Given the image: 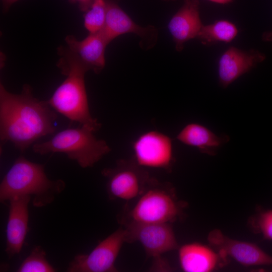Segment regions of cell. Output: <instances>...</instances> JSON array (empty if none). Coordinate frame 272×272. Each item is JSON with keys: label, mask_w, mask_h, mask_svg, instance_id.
Returning a JSON list of instances; mask_svg holds the SVG:
<instances>
[{"label": "cell", "mask_w": 272, "mask_h": 272, "mask_svg": "<svg viewBox=\"0 0 272 272\" xmlns=\"http://www.w3.org/2000/svg\"><path fill=\"white\" fill-rule=\"evenodd\" d=\"M47 101L39 100L31 87L23 86L20 94L9 92L0 84V138L25 151L38 139L56 130L57 115Z\"/></svg>", "instance_id": "obj_1"}, {"label": "cell", "mask_w": 272, "mask_h": 272, "mask_svg": "<svg viewBox=\"0 0 272 272\" xmlns=\"http://www.w3.org/2000/svg\"><path fill=\"white\" fill-rule=\"evenodd\" d=\"M57 66L66 77L47 100L50 106L69 120L88 127L94 132L101 124L90 113L85 83L90 71L67 47L58 48Z\"/></svg>", "instance_id": "obj_2"}, {"label": "cell", "mask_w": 272, "mask_h": 272, "mask_svg": "<svg viewBox=\"0 0 272 272\" xmlns=\"http://www.w3.org/2000/svg\"><path fill=\"white\" fill-rule=\"evenodd\" d=\"M65 186L60 179L51 180L44 172L43 165L32 162L23 156L14 162L0 184V200L13 197L33 195V206L41 207L51 202Z\"/></svg>", "instance_id": "obj_3"}, {"label": "cell", "mask_w": 272, "mask_h": 272, "mask_svg": "<svg viewBox=\"0 0 272 272\" xmlns=\"http://www.w3.org/2000/svg\"><path fill=\"white\" fill-rule=\"evenodd\" d=\"M94 132L83 125L67 128L47 141L33 144L32 149L40 155L63 153L81 167H91L111 151L107 143L97 139Z\"/></svg>", "instance_id": "obj_4"}, {"label": "cell", "mask_w": 272, "mask_h": 272, "mask_svg": "<svg viewBox=\"0 0 272 272\" xmlns=\"http://www.w3.org/2000/svg\"><path fill=\"white\" fill-rule=\"evenodd\" d=\"M167 185L150 178L146 188L128 213V222L170 223L181 212V206Z\"/></svg>", "instance_id": "obj_5"}, {"label": "cell", "mask_w": 272, "mask_h": 272, "mask_svg": "<svg viewBox=\"0 0 272 272\" xmlns=\"http://www.w3.org/2000/svg\"><path fill=\"white\" fill-rule=\"evenodd\" d=\"M126 242H139L146 254L153 258L152 269L168 271L169 265L162 255L178 248V243L170 223L125 224Z\"/></svg>", "instance_id": "obj_6"}, {"label": "cell", "mask_w": 272, "mask_h": 272, "mask_svg": "<svg viewBox=\"0 0 272 272\" xmlns=\"http://www.w3.org/2000/svg\"><path fill=\"white\" fill-rule=\"evenodd\" d=\"M102 174L107 179L110 198L124 200L140 196L150 178L148 173L133 159L119 160L115 167L104 169Z\"/></svg>", "instance_id": "obj_7"}, {"label": "cell", "mask_w": 272, "mask_h": 272, "mask_svg": "<svg viewBox=\"0 0 272 272\" xmlns=\"http://www.w3.org/2000/svg\"><path fill=\"white\" fill-rule=\"evenodd\" d=\"M125 230L120 227L98 244L89 254H78L70 262L69 272H115V262L123 244Z\"/></svg>", "instance_id": "obj_8"}, {"label": "cell", "mask_w": 272, "mask_h": 272, "mask_svg": "<svg viewBox=\"0 0 272 272\" xmlns=\"http://www.w3.org/2000/svg\"><path fill=\"white\" fill-rule=\"evenodd\" d=\"M132 149L133 159L143 168L170 171L175 161L172 140L156 130L149 131L139 136L133 142Z\"/></svg>", "instance_id": "obj_9"}, {"label": "cell", "mask_w": 272, "mask_h": 272, "mask_svg": "<svg viewBox=\"0 0 272 272\" xmlns=\"http://www.w3.org/2000/svg\"><path fill=\"white\" fill-rule=\"evenodd\" d=\"M106 3L105 23L100 31L109 42L122 34L133 33L141 38L140 45L143 49L149 50L155 46L158 31L155 26H140L116 3L111 0H106Z\"/></svg>", "instance_id": "obj_10"}, {"label": "cell", "mask_w": 272, "mask_h": 272, "mask_svg": "<svg viewBox=\"0 0 272 272\" xmlns=\"http://www.w3.org/2000/svg\"><path fill=\"white\" fill-rule=\"evenodd\" d=\"M208 240L224 259L229 256L245 266L272 265V256L257 245L230 238L220 230L211 231Z\"/></svg>", "instance_id": "obj_11"}, {"label": "cell", "mask_w": 272, "mask_h": 272, "mask_svg": "<svg viewBox=\"0 0 272 272\" xmlns=\"http://www.w3.org/2000/svg\"><path fill=\"white\" fill-rule=\"evenodd\" d=\"M265 58V54L254 49L243 50L234 46L228 48L219 59V85L223 88H227Z\"/></svg>", "instance_id": "obj_12"}, {"label": "cell", "mask_w": 272, "mask_h": 272, "mask_svg": "<svg viewBox=\"0 0 272 272\" xmlns=\"http://www.w3.org/2000/svg\"><path fill=\"white\" fill-rule=\"evenodd\" d=\"M198 0H184L168 24L176 51L180 52L188 41L196 38L202 26Z\"/></svg>", "instance_id": "obj_13"}, {"label": "cell", "mask_w": 272, "mask_h": 272, "mask_svg": "<svg viewBox=\"0 0 272 272\" xmlns=\"http://www.w3.org/2000/svg\"><path fill=\"white\" fill-rule=\"evenodd\" d=\"M31 196L23 195L9 200L6 252L10 258L19 254L23 247L28 229V205Z\"/></svg>", "instance_id": "obj_14"}, {"label": "cell", "mask_w": 272, "mask_h": 272, "mask_svg": "<svg viewBox=\"0 0 272 272\" xmlns=\"http://www.w3.org/2000/svg\"><path fill=\"white\" fill-rule=\"evenodd\" d=\"M65 40L67 48L90 70L98 74L103 70L105 65V51L110 42L100 31L89 33L83 40L68 35Z\"/></svg>", "instance_id": "obj_15"}, {"label": "cell", "mask_w": 272, "mask_h": 272, "mask_svg": "<svg viewBox=\"0 0 272 272\" xmlns=\"http://www.w3.org/2000/svg\"><path fill=\"white\" fill-rule=\"evenodd\" d=\"M178 258L180 267L185 272H210L218 266L221 259H225L219 252L198 243L181 246Z\"/></svg>", "instance_id": "obj_16"}, {"label": "cell", "mask_w": 272, "mask_h": 272, "mask_svg": "<svg viewBox=\"0 0 272 272\" xmlns=\"http://www.w3.org/2000/svg\"><path fill=\"white\" fill-rule=\"evenodd\" d=\"M181 143L195 147L201 153L215 156L217 151L230 140L227 135L218 136L207 127L196 123L185 125L176 136Z\"/></svg>", "instance_id": "obj_17"}, {"label": "cell", "mask_w": 272, "mask_h": 272, "mask_svg": "<svg viewBox=\"0 0 272 272\" xmlns=\"http://www.w3.org/2000/svg\"><path fill=\"white\" fill-rule=\"evenodd\" d=\"M238 32V29L234 23L221 19L208 25H203L196 39L207 46L218 42L229 43L236 37Z\"/></svg>", "instance_id": "obj_18"}, {"label": "cell", "mask_w": 272, "mask_h": 272, "mask_svg": "<svg viewBox=\"0 0 272 272\" xmlns=\"http://www.w3.org/2000/svg\"><path fill=\"white\" fill-rule=\"evenodd\" d=\"M106 13V0H93L84 15V25L89 33H96L103 29Z\"/></svg>", "instance_id": "obj_19"}, {"label": "cell", "mask_w": 272, "mask_h": 272, "mask_svg": "<svg viewBox=\"0 0 272 272\" xmlns=\"http://www.w3.org/2000/svg\"><path fill=\"white\" fill-rule=\"evenodd\" d=\"M55 269L47 260L46 253L40 246H35L23 260L17 271L54 272Z\"/></svg>", "instance_id": "obj_20"}, {"label": "cell", "mask_w": 272, "mask_h": 272, "mask_svg": "<svg viewBox=\"0 0 272 272\" xmlns=\"http://www.w3.org/2000/svg\"><path fill=\"white\" fill-rule=\"evenodd\" d=\"M253 229L264 239L272 240V210H262L252 218Z\"/></svg>", "instance_id": "obj_21"}, {"label": "cell", "mask_w": 272, "mask_h": 272, "mask_svg": "<svg viewBox=\"0 0 272 272\" xmlns=\"http://www.w3.org/2000/svg\"><path fill=\"white\" fill-rule=\"evenodd\" d=\"M75 3H77L80 10L85 12L91 6L93 0H71Z\"/></svg>", "instance_id": "obj_22"}, {"label": "cell", "mask_w": 272, "mask_h": 272, "mask_svg": "<svg viewBox=\"0 0 272 272\" xmlns=\"http://www.w3.org/2000/svg\"><path fill=\"white\" fill-rule=\"evenodd\" d=\"M3 4V9L5 12L9 10L10 7L19 0H1Z\"/></svg>", "instance_id": "obj_23"}, {"label": "cell", "mask_w": 272, "mask_h": 272, "mask_svg": "<svg viewBox=\"0 0 272 272\" xmlns=\"http://www.w3.org/2000/svg\"><path fill=\"white\" fill-rule=\"evenodd\" d=\"M262 40L272 43V31L264 32L261 35Z\"/></svg>", "instance_id": "obj_24"}, {"label": "cell", "mask_w": 272, "mask_h": 272, "mask_svg": "<svg viewBox=\"0 0 272 272\" xmlns=\"http://www.w3.org/2000/svg\"><path fill=\"white\" fill-rule=\"evenodd\" d=\"M213 3L219 4H227L231 3L233 0H208Z\"/></svg>", "instance_id": "obj_25"}, {"label": "cell", "mask_w": 272, "mask_h": 272, "mask_svg": "<svg viewBox=\"0 0 272 272\" xmlns=\"http://www.w3.org/2000/svg\"><path fill=\"white\" fill-rule=\"evenodd\" d=\"M163 1H167V2H169V1H176V0H163Z\"/></svg>", "instance_id": "obj_26"}]
</instances>
